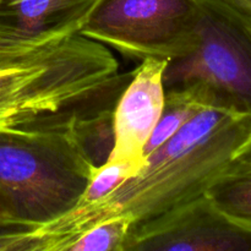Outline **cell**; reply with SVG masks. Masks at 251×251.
I'll return each instance as SVG.
<instances>
[{
    "instance_id": "9",
    "label": "cell",
    "mask_w": 251,
    "mask_h": 251,
    "mask_svg": "<svg viewBox=\"0 0 251 251\" xmlns=\"http://www.w3.org/2000/svg\"><path fill=\"white\" fill-rule=\"evenodd\" d=\"M210 104H213L210 93L198 83L166 90L163 110L145 147V157L171 139L201 109Z\"/></svg>"
},
{
    "instance_id": "4",
    "label": "cell",
    "mask_w": 251,
    "mask_h": 251,
    "mask_svg": "<svg viewBox=\"0 0 251 251\" xmlns=\"http://www.w3.org/2000/svg\"><path fill=\"white\" fill-rule=\"evenodd\" d=\"M198 83L213 104L251 115V17L222 0H201L198 42L167 63L164 88Z\"/></svg>"
},
{
    "instance_id": "11",
    "label": "cell",
    "mask_w": 251,
    "mask_h": 251,
    "mask_svg": "<svg viewBox=\"0 0 251 251\" xmlns=\"http://www.w3.org/2000/svg\"><path fill=\"white\" fill-rule=\"evenodd\" d=\"M70 135L93 166H102L114 145V110L81 120L70 130Z\"/></svg>"
},
{
    "instance_id": "17",
    "label": "cell",
    "mask_w": 251,
    "mask_h": 251,
    "mask_svg": "<svg viewBox=\"0 0 251 251\" xmlns=\"http://www.w3.org/2000/svg\"><path fill=\"white\" fill-rule=\"evenodd\" d=\"M230 164L251 168V132L249 136L247 137V140L243 142L242 146L238 149L237 153H235L234 158H233Z\"/></svg>"
},
{
    "instance_id": "16",
    "label": "cell",
    "mask_w": 251,
    "mask_h": 251,
    "mask_svg": "<svg viewBox=\"0 0 251 251\" xmlns=\"http://www.w3.org/2000/svg\"><path fill=\"white\" fill-rule=\"evenodd\" d=\"M17 226H28L22 223L17 217L15 208L9 199L0 191V228L17 227ZM32 227V226H28ZM37 228V227H36Z\"/></svg>"
},
{
    "instance_id": "12",
    "label": "cell",
    "mask_w": 251,
    "mask_h": 251,
    "mask_svg": "<svg viewBox=\"0 0 251 251\" xmlns=\"http://www.w3.org/2000/svg\"><path fill=\"white\" fill-rule=\"evenodd\" d=\"M144 164L145 163L126 161H107L102 166L97 167L96 171L93 172L80 201L73 210L93 205V203L109 196L127 179L136 176L141 171Z\"/></svg>"
},
{
    "instance_id": "2",
    "label": "cell",
    "mask_w": 251,
    "mask_h": 251,
    "mask_svg": "<svg viewBox=\"0 0 251 251\" xmlns=\"http://www.w3.org/2000/svg\"><path fill=\"white\" fill-rule=\"evenodd\" d=\"M134 70L119 73L109 48L81 34L0 65V130L68 132L114 110Z\"/></svg>"
},
{
    "instance_id": "13",
    "label": "cell",
    "mask_w": 251,
    "mask_h": 251,
    "mask_svg": "<svg viewBox=\"0 0 251 251\" xmlns=\"http://www.w3.org/2000/svg\"><path fill=\"white\" fill-rule=\"evenodd\" d=\"M131 225L125 217L103 221L76 237L66 251H124Z\"/></svg>"
},
{
    "instance_id": "7",
    "label": "cell",
    "mask_w": 251,
    "mask_h": 251,
    "mask_svg": "<svg viewBox=\"0 0 251 251\" xmlns=\"http://www.w3.org/2000/svg\"><path fill=\"white\" fill-rule=\"evenodd\" d=\"M167 60L145 59L114 108V145L108 161L145 163V147L161 118Z\"/></svg>"
},
{
    "instance_id": "18",
    "label": "cell",
    "mask_w": 251,
    "mask_h": 251,
    "mask_svg": "<svg viewBox=\"0 0 251 251\" xmlns=\"http://www.w3.org/2000/svg\"><path fill=\"white\" fill-rule=\"evenodd\" d=\"M222 1L227 2L230 6L235 7L243 14L251 17V0H222Z\"/></svg>"
},
{
    "instance_id": "10",
    "label": "cell",
    "mask_w": 251,
    "mask_h": 251,
    "mask_svg": "<svg viewBox=\"0 0 251 251\" xmlns=\"http://www.w3.org/2000/svg\"><path fill=\"white\" fill-rule=\"evenodd\" d=\"M206 194L230 216L251 222V168L230 164Z\"/></svg>"
},
{
    "instance_id": "15",
    "label": "cell",
    "mask_w": 251,
    "mask_h": 251,
    "mask_svg": "<svg viewBox=\"0 0 251 251\" xmlns=\"http://www.w3.org/2000/svg\"><path fill=\"white\" fill-rule=\"evenodd\" d=\"M46 44L28 43L0 31V65L12 63Z\"/></svg>"
},
{
    "instance_id": "3",
    "label": "cell",
    "mask_w": 251,
    "mask_h": 251,
    "mask_svg": "<svg viewBox=\"0 0 251 251\" xmlns=\"http://www.w3.org/2000/svg\"><path fill=\"white\" fill-rule=\"evenodd\" d=\"M96 168L70 131L0 130V191L25 225L39 228L70 212Z\"/></svg>"
},
{
    "instance_id": "6",
    "label": "cell",
    "mask_w": 251,
    "mask_h": 251,
    "mask_svg": "<svg viewBox=\"0 0 251 251\" xmlns=\"http://www.w3.org/2000/svg\"><path fill=\"white\" fill-rule=\"evenodd\" d=\"M124 251H251V222L233 217L203 194L132 225Z\"/></svg>"
},
{
    "instance_id": "19",
    "label": "cell",
    "mask_w": 251,
    "mask_h": 251,
    "mask_svg": "<svg viewBox=\"0 0 251 251\" xmlns=\"http://www.w3.org/2000/svg\"><path fill=\"white\" fill-rule=\"evenodd\" d=\"M1 228H4V227H1Z\"/></svg>"
},
{
    "instance_id": "8",
    "label": "cell",
    "mask_w": 251,
    "mask_h": 251,
    "mask_svg": "<svg viewBox=\"0 0 251 251\" xmlns=\"http://www.w3.org/2000/svg\"><path fill=\"white\" fill-rule=\"evenodd\" d=\"M98 0H0V31L33 44L74 36Z\"/></svg>"
},
{
    "instance_id": "14",
    "label": "cell",
    "mask_w": 251,
    "mask_h": 251,
    "mask_svg": "<svg viewBox=\"0 0 251 251\" xmlns=\"http://www.w3.org/2000/svg\"><path fill=\"white\" fill-rule=\"evenodd\" d=\"M36 229L28 226L0 228V251H41Z\"/></svg>"
},
{
    "instance_id": "1",
    "label": "cell",
    "mask_w": 251,
    "mask_h": 251,
    "mask_svg": "<svg viewBox=\"0 0 251 251\" xmlns=\"http://www.w3.org/2000/svg\"><path fill=\"white\" fill-rule=\"evenodd\" d=\"M250 132L251 115L206 105L109 196L37 228L42 250L66 251L81 233L109 218L125 217L135 225L195 200L227 171Z\"/></svg>"
},
{
    "instance_id": "5",
    "label": "cell",
    "mask_w": 251,
    "mask_h": 251,
    "mask_svg": "<svg viewBox=\"0 0 251 251\" xmlns=\"http://www.w3.org/2000/svg\"><path fill=\"white\" fill-rule=\"evenodd\" d=\"M201 0H98L78 34L127 58L173 60L198 42Z\"/></svg>"
}]
</instances>
